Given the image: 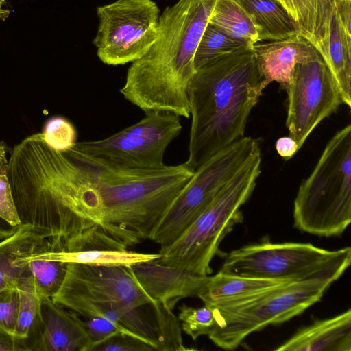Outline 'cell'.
<instances>
[{
  "mask_svg": "<svg viewBox=\"0 0 351 351\" xmlns=\"http://www.w3.org/2000/svg\"><path fill=\"white\" fill-rule=\"evenodd\" d=\"M159 333L158 351H183L190 350L184 346L181 324L172 310L158 302L152 304Z\"/></svg>",
  "mask_w": 351,
  "mask_h": 351,
  "instance_id": "28",
  "label": "cell"
},
{
  "mask_svg": "<svg viewBox=\"0 0 351 351\" xmlns=\"http://www.w3.org/2000/svg\"><path fill=\"white\" fill-rule=\"evenodd\" d=\"M294 227L311 234L341 235L351 222V125L327 143L293 202Z\"/></svg>",
  "mask_w": 351,
  "mask_h": 351,
  "instance_id": "4",
  "label": "cell"
},
{
  "mask_svg": "<svg viewBox=\"0 0 351 351\" xmlns=\"http://www.w3.org/2000/svg\"><path fill=\"white\" fill-rule=\"evenodd\" d=\"M84 319H82V323L91 341V346L88 351L95 345L118 333L126 334L142 339L117 322L107 318L90 317Z\"/></svg>",
  "mask_w": 351,
  "mask_h": 351,
  "instance_id": "31",
  "label": "cell"
},
{
  "mask_svg": "<svg viewBox=\"0 0 351 351\" xmlns=\"http://www.w3.org/2000/svg\"><path fill=\"white\" fill-rule=\"evenodd\" d=\"M332 282H289L239 304L222 308L219 324L208 337L218 347L234 350L251 333L287 322L319 302Z\"/></svg>",
  "mask_w": 351,
  "mask_h": 351,
  "instance_id": "7",
  "label": "cell"
},
{
  "mask_svg": "<svg viewBox=\"0 0 351 351\" xmlns=\"http://www.w3.org/2000/svg\"><path fill=\"white\" fill-rule=\"evenodd\" d=\"M46 259L75 263L97 266H123L130 267L136 264L154 261L160 256L158 254L141 253L128 249L89 250L68 252L64 243L58 239L46 238L35 252Z\"/></svg>",
  "mask_w": 351,
  "mask_h": 351,
  "instance_id": "18",
  "label": "cell"
},
{
  "mask_svg": "<svg viewBox=\"0 0 351 351\" xmlns=\"http://www.w3.org/2000/svg\"><path fill=\"white\" fill-rule=\"evenodd\" d=\"M278 154L285 160H289L299 150L296 142L290 136L279 138L276 142Z\"/></svg>",
  "mask_w": 351,
  "mask_h": 351,
  "instance_id": "36",
  "label": "cell"
},
{
  "mask_svg": "<svg viewBox=\"0 0 351 351\" xmlns=\"http://www.w3.org/2000/svg\"><path fill=\"white\" fill-rule=\"evenodd\" d=\"M41 134L44 141L58 151L69 149L77 142L74 125L66 118L60 116L48 119Z\"/></svg>",
  "mask_w": 351,
  "mask_h": 351,
  "instance_id": "29",
  "label": "cell"
},
{
  "mask_svg": "<svg viewBox=\"0 0 351 351\" xmlns=\"http://www.w3.org/2000/svg\"><path fill=\"white\" fill-rule=\"evenodd\" d=\"M258 141L243 136L197 169L160 218L149 239L160 246L173 242L211 204L228 181L257 153Z\"/></svg>",
  "mask_w": 351,
  "mask_h": 351,
  "instance_id": "8",
  "label": "cell"
},
{
  "mask_svg": "<svg viewBox=\"0 0 351 351\" xmlns=\"http://www.w3.org/2000/svg\"><path fill=\"white\" fill-rule=\"evenodd\" d=\"M180 117L169 112L153 111L137 123L106 138L77 141L76 148L110 164L132 169L165 167L164 156L180 134Z\"/></svg>",
  "mask_w": 351,
  "mask_h": 351,
  "instance_id": "9",
  "label": "cell"
},
{
  "mask_svg": "<svg viewBox=\"0 0 351 351\" xmlns=\"http://www.w3.org/2000/svg\"><path fill=\"white\" fill-rule=\"evenodd\" d=\"M19 311V293L16 287L0 291V326L14 335ZM15 336V335H14Z\"/></svg>",
  "mask_w": 351,
  "mask_h": 351,
  "instance_id": "32",
  "label": "cell"
},
{
  "mask_svg": "<svg viewBox=\"0 0 351 351\" xmlns=\"http://www.w3.org/2000/svg\"><path fill=\"white\" fill-rule=\"evenodd\" d=\"M351 263V248L328 250L311 243L263 241L230 252L219 271L278 281L338 280Z\"/></svg>",
  "mask_w": 351,
  "mask_h": 351,
  "instance_id": "6",
  "label": "cell"
},
{
  "mask_svg": "<svg viewBox=\"0 0 351 351\" xmlns=\"http://www.w3.org/2000/svg\"><path fill=\"white\" fill-rule=\"evenodd\" d=\"M5 1V0H0V8H1L2 4Z\"/></svg>",
  "mask_w": 351,
  "mask_h": 351,
  "instance_id": "39",
  "label": "cell"
},
{
  "mask_svg": "<svg viewBox=\"0 0 351 351\" xmlns=\"http://www.w3.org/2000/svg\"><path fill=\"white\" fill-rule=\"evenodd\" d=\"M145 341L123 333H118L93 346L90 351H154Z\"/></svg>",
  "mask_w": 351,
  "mask_h": 351,
  "instance_id": "33",
  "label": "cell"
},
{
  "mask_svg": "<svg viewBox=\"0 0 351 351\" xmlns=\"http://www.w3.org/2000/svg\"><path fill=\"white\" fill-rule=\"evenodd\" d=\"M130 269L154 302L172 311L180 300L197 297L210 276L195 275L156 260L136 264Z\"/></svg>",
  "mask_w": 351,
  "mask_h": 351,
  "instance_id": "13",
  "label": "cell"
},
{
  "mask_svg": "<svg viewBox=\"0 0 351 351\" xmlns=\"http://www.w3.org/2000/svg\"><path fill=\"white\" fill-rule=\"evenodd\" d=\"M16 261L27 265L43 297L51 298L58 291L64 280L68 263L46 259L36 253Z\"/></svg>",
  "mask_w": 351,
  "mask_h": 351,
  "instance_id": "26",
  "label": "cell"
},
{
  "mask_svg": "<svg viewBox=\"0 0 351 351\" xmlns=\"http://www.w3.org/2000/svg\"><path fill=\"white\" fill-rule=\"evenodd\" d=\"M41 325L30 351H88L91 341L82 319L76 313L43 297Z\"/></svg>",
  "mask_w": 351,
  "mask_h": 351,
  "instance_id": "14",
  "label": "cell"
},
{
  "mask_svg": "<svg viewBox=\"0 0 351 351\" xmlns=\"http://www.w3.org/2000/svg\"><path fill=\"white\" fill-rule=\"evenodd\" d=\"M75 148L82 234L101 233L125 248L149 239L194 173L185 162L123 168Z\"/></svg>",
  "mask_w": 351,
  "mask_h": 351,
  "instance_id": "1",
  "label": "cell"
},
{
  "mask_svg": "<svg viewBox=\"0 0 351 351\" xmlns=\"http://www.w3.org/2000/svg\"><path fill=\"white\" fill-rule=\"evenodd\" d=\"M276 351H351V309L315 319L274 349Z\"/></svg>",
  "mask_w": 351,
  "mask_h": 351,
  "instance_id": "16",
  "label": "cell"
},
{
  "mask_svg": "<svg viewBox=\"0 0 351 351\" xmlns=\"http://www.w3.org/2000/svg\"><path fill=\"white\" fill-rule=\"evenodd\" d=\"M332 3L341 26L351 36V0H332Z\"/></svg>",
  "mask_w": 351,
  "mask_h": 351,
  "instance_id": "35",
  "label": "cell"
},
{
  "mask_svg": "<svg viewBox=\"0 0 351 351\" xmlns=\"http://www.w3.org/2000/svg\"><path fill=\"white\" fill-rule=\"evenodd\" d=\"M30 351L27 340L19 338L0 326V351Z\"/></svg>",
  "mask_w": 351,
  "mask_h": 351,
  "instance_id": "34",
  "label": "cell"
},
{
  "mask_svg": "<svg viewBox=\"0 0 351 351\" xmlns=\"http://www.w3.org/2000/svg\"><path fill=\"white\" fill-rule=\"evenodd\" d=\"M6 152V145L0 143V216L12 225L21 226L7 176Z\"/></svg>",
  "mask_w": 351,
  "mask_h": 351,
  "instance_id": "30",
  "label": "cell"
},
{
  "mask_svg": "<svg viewBox=\"0 0 351 351\" xmlns=\"http://www.w3.org/2000/svg\"><path fill=\"white\" fill-rule=\"evenodd\" d=\"M289 282L245 277L219 271L209 276L197 297L206 305L222 308L248 300Z\"/></svg>",
  "mask_w": 351,
  "mask_h": 351,
  "instance_id": "17",
  "label": "cell"
},
{
  "mask_svg": "<svg viewBox=\"0 0 351 351\" xmlns=\"http://www.w3.org/2000/svg\"><path fill=\"white\" fill-rule=\"evenodd\" d=\"M279 2L296 22L300 34L323 57L333 12L332 0H279Z\"/></svg>",
  "mask_w": 351,
  "mask_h": 351,
  "instance_id": "19",
  "label": "cell"
},
{
  "mask_svg": "<svg viewBox=\"0 0 351 351\" xmlns=\"http://www.w3.org/2000/svg\"><path fill=\"white\" fill-rule=\"evenodd\" d=\"M216 0H178L160 15L157 38L129 67L120 93L145 113L169 112L189 118L187 90L195 53Z\"/></svg>",
  "mask_w": 351,
  "mask_h": 351,
  "instance_id": "3",
  "label": "cell"
},
{
  "mask_svg": "<svg viewBox=\"0 0 351 351\" xmlns=\"http://www.w3.org/2000/svg\"><path fill=\"white\" fill-rule=\"evenodd\" d=\"M45 239L31 226L21 225L14 234L0 241V291L16 286L27 265L16 260L35 253Z\"/></svg>",
  "mask_w": 351,
  "mask_h": 351,
  "instance_id": "20",
  "label": "cell"
},
{
  "mask_svg": "<svg viewBox=\"0 0 351 351\" xmlns=\"http://www.w3.org/2000/svg\"><path fill=\"white\" fill-rule=\"evenodd\" d=\"M20 226H15L0 216V239H3L14 234Z\"/></svg>",
  "mask_w": 351,
  "mask_h": 351,
  "instance_id": "37",
  "label": "cell"
},
{
  "mask_svg": "<svg viewBox=\"0 0 351 351\" xmlns=\"http://www.w3.org/2000/svg\"><path fill=\"white\" fill-rule=\"evenodd\" d=\"M286 126L300 149L313 130L343 104L341 95L323 58L295 65L287 88Z\"/></svg>",
  "mask_w": 351,
  "mask_h": 351,
  "instance_id": "11",
  "label": "cell"
},
{
  "mask_svg": "<svg viewBox=\"0 0 351 351\" xmlns=\"http://www.w3.org/2000/svg\"><path fill=\"white\" fill-rule=\"evenodd\" d=\"M9 14V12L8 10H3L0 8V17L1 16H7Z\"/></svg>",
  "mask_w": 351,
  "mask_h": 351,
  "instance_id": "38",
  "label": "cell"
},
{
  "mask_svg": "<svg viewBox=\"0 0 351 351\" xmlns=\"http://www.w3.org/2000/svg\"><path fill=\"white\" fill-rule=\"evenodd\" d=\"M97 15L93 43L105 64L124 65L140 59L157 38L160 10L152 0H117L97 7Z\"/></svg>",
  "mask_w": 351,
  "mask_h": 351,
  "instance_id": "10",
  "label": "cell"
},
{
  "mask_svg": "<svg viewBox=\"0 0 351 351\" xmlns=\"http://www.w3.org/2000/svg\"><path fill=\"white\" fill-rule=\"evenodd\" d=\"M252 45L247 41L234 38L208 23L195 53V71L219 56Z\"/></svg>",
  "mask_w": 351,
  "mask_h": 351,
  "instance_id": "25",
  "label": "cell"
},
{
  "mask_svg": "<svg viewBox=\"0 0 351 351\" xmlns=\"http://www.w3.org/2000/svg\"><path fill=\"white\" fill-rule=\"evenodd\" d=\"M249 14L258 32V42L300 34L293 19L276 0H235Z\"/></svg>",
  "mask_w": 351,
  "mask_h": 351,
  "instance_id": "21",
  "label": "cell"
},
{
  "mask_svg": "<svg viewBox=\"0 0 351 351\" xmlns=\"http://www.w3.org/2000/svg\"><path fill=\"white\" fill-rule=\"evenodd\" d=\"M16 287L19 293V311L14 335L27 340L30 349L32 341L40 328V306L43 297L28 267Z\"/></svg>",
  "mask_w": 351,
  "mask_h": 351,
  "instance_id": "23",
  "label": "cell"
},
{
  "mask_svg": "<svg viewBox=\"0 0 351 351\" xmlns=\"http://www.w3.org/2000/svg\"><path fill=\"white\" fill-rule=\"evenodd\" d=\"M178 317L182 330L193 341L200 336L210 335L219 324L218 310L206 304L194 308L183 304Z\"/></svg>",
  "mask_w": 351,
  "mask_h": 351,
  "instance_id": "27",
  "label": "cell"
},
{
  "mask_svg": "<svg viewBox=\"0 0 351 351\" xmlns=\"http://www.w3.org/2000/svg\"><path fill=\"white\" fill-rule=\"evenodd\" d=\"M265 87L252 45L196 70L187 90L191 125L185 163L192 171L245 136L248 117Z\"/></svg>",
  "mask_w": 351,
  "mask_h": 351,
  "instance_id": "2",
  "label": "cell"
},
{
  "mask_svg": "<svg viewBox=\"0 0 351 351\" xmlns=\"http://www.w3.org/2000/svg\"><path fill=\"white\" fill-rule=\"evenodd\" d=\"M208 23L234 38L252 44L258 42L256 25L235 0H216Z\"/></svg>",
  "mask_w": 351,
  "mask_h": 351,
  "instance_id": "24",
  "label": "cell"
},
{
  "mask_svg": "<svg viewBox=\"0 0 351 351\" xmlns=\"http://www.w3.org/2000/svg\"><path fill=\"white\" fill-rule=\"evenodd\" d=\"M261 152L223 186L207 208L171 243L160 246L156 261L206 276L223 238L243 220L240 210L261 174Z\"/></svg>",
  "mask_w": 351,
  "mask_h": 351,
  "instance_id": "5",
  "label": "cell"
},
{
  "mask_svg": "<svg viewBox=\"0 0 351 351\" xmlns=\"http://www.w3.org/2000/svg\"><path fill=\"white\" fill-rule=\"evenodd\" d=\"M259 72L267 86L276 82L286 90L298 63L322 59L315 46L301 34L252 45Z\"/></svg>",
  "mask_w": 351,
  "mask_h": 351,
  "instance_id": "15",
  "label": "cell"
},
{
  "mask_svg": "<svg viewBox=\"0 0 351 351\" xmlns=\"http://www.w3.org/2000/svg\"><path fill=\"white\" fill-rule=\"evenodd\" d=\"M335 79L343 104L351 106V36L341 26L333 8L327 47L322 57Z\"/></svg>",
  "mask_w": 351,
  "mask_h": 351,
  "instance_id": "22",
  "label": "cell"
},
{
  "mask_svg": "<svg viewBox=\"0 0 351 351\" xmlns=\"http://www.w3.org/2000/svg\"><path fill=\"white\" fill-rule=\"evenodd\" d=\"M66 309L92 303L125 302L136 306L153 304L130 267L68 263L58 291L51 298Z\"/></svg>",
  "mask_w": 351,
  "mask_h": 351,
  "instance_id": "12",
  "label": "cell"
}]
</instances>
